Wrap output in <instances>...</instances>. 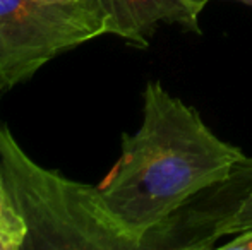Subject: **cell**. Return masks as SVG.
<instances>
[{
	"mask_svg": "<svg viewBox=\"0 0 252 250\" xmlns=\"http://www.w3.org/2000/svg\"><path fill=\"white\" fill-rule=\"evenodd\" d=\"M247 156L220 139L196 108L159 81L143 91V122L98 185L112 214L139 242L201 190L226 180Z\"/></svg>",
	"mask_w": 252,
	"mask_h": 250,
	"instance_id": "6da1fadb",
	"label": "cell"
},
{
	"mask_svg": "<svg viewBox=\"0 0 252 250\" xmlns=\"http://www.w3.org/2000/svg\"><path fill=\"white\" fill-rule=\"evenodd\" d=\"M0 168L28 226L23 250H139L100 189L38 165L5 124H0Z\"/></svg>",
	"mask_w": 252,
	"mask_h": 250,
	"instance_id": "7a4b0ae2",
	"label": "cell"
},
{
	"mask_svg": "<svg viewBox=\"0 0 252 250\" xmlns=\"http://www.w3.org/2000/svg\"><path fill=\"white\" fill-rule=\"evenodd\" d=\"M103 34L105 21L88 0H0V93Z\"/></svg>",
	"mask_w": 252,
	"mask_h": 250,
	"instance_id": "3957f363",
	"label": "cell"
},
{
	"mask_svg": "<svg viewBox=\"0 0 252 250\" xmlns=\"http://www.w3.org/2000/svg\"><path fill=\"white\" fill-rule=\"evenodd\" d=\"M251 192L252 158H247L226 180L197 192L148 231L141 240V250L215 247L216 240L223 237L226 223Z\"/></svg>",
	"mask_w": 252,
	"mask_h": 250,
	"instance_id": "277c9868",
	"label": "cell"
},
{
	"mask_svg": "<svg viewBox=\"0 0 252 250\" xmlns=\"http://www.w3.org/2000/svg\"><path fill=\"white\" fill-rule=\"evenodd\" d=\"M101 14L106 34L146 48L158 24H179L201 34L199 16L209 0H88Z\"/></svg>",
	"mask_w": 252,
	"mask_h": 250,
	"instance_id": "5b68a950",
	"label": "cell"
},
{
	"mask_svg": "<svg viewBox=\"0 0 252 250\" xmlns=\"http://www.w3.org/2000/svg\"><path fill=\"white\" fill-rule=\"evenodd\" d=\"M28 226L21 216L0 168V244L3 250H23Z\"/></svg>",
	"mask_w": 252,
	"mask_h": 250,
	"instance_id": "8992f818",
	"label": "cell"
},
{
	"mask_svg": "<svg viewBox=\"0 0 252 250\" xmlns=\"http://www.w3.org/2000/svg\"><path fill=\"white\" fill-rule=\"evenodd\" d=\"M251 228H252V192L244 200V204L235 213V216L226 223L225 230H223V237L242 233V231L251 230Z\"/></svg>",
	"mask_w": 252,
	"mask_h": 250,
	"instance_id": "52a82bcc",
	"label": "cell"
},
{
	"mask_svg": "<svg viewBox=\"0 0 252 250\" xmlns=\"http://www.w3.org/2000/svg\"><path fill=\"white\" fill-rule=\"evenodd\" d=\"M223 249H235V250H252V228L242 233H237L230 242L223 244Z\"/></svg>",
	"mask_w": 252,
	"mask_h": 250,
	"instance_id": "ba28073f",
	"label": "cell"
},
{
	"mask_svg": "<svg viewBox=\"0 0 252 250\" xmlns=\"http://www.w3.org/2000/svg\"><path fill=\"white\" fill-rule=\"evenodd\" d=\"M235 2H240V3H246V5H251V7H252V0H235Z\"/></svg>",
	"mask_w": 252,
	"mask_h": 250,
	"instance_id": "9c48e42d",
	"label": "cell"
},
{
	"mask_svg": "<svg viewBox=\"0 0 252 250\" xmlns=\"http://www.w3.org/2000/svg\"><path fill=\"white\" fill-rule=\"evenodd\" d=\"M52 2H77V0H52Z\"/></svg>",
	"mask_w": 252,
	"mask_h": 250,
	"instance_id": "30bf717a",
	"label": "cell"
},
{
	"mask_svg": "<svg viewBox=\"0 0 252 250\" xmlns=\"http://www.w3.org/2000/svg\"><path fill=\"white\" fill-rule=\"evenodd\" d=\"M0 250H3V247H2V244H0Z\"/></svg>",
	"mask_w": 252,
	"mask_h": 250,
	"instance_id": "8fae6325",
	"label": "cell"
}]
</instances>
